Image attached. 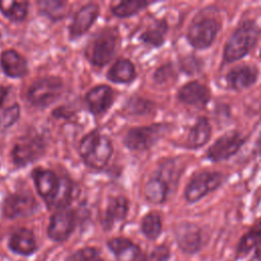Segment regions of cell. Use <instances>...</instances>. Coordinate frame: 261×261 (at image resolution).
Masks as SVG:
<instances>
[{"label": "cell", "mask_w": 261, "mask_h": 261, "mask_svg": "<svg viewBox=\"0 0 261 261\" xmlns=\"http://www.w3.org/2000/svg\"><path fill=\"white\" fill-rule=\"evenodd\" d=\"M38 208L35 198L28 193H14L6 197L3 204V213L8 218L30 216Z\"/></svg>", "instance_id": "9"}, {"label": "cell", "mask_w": 261, "mask_h": 261, "mask_svg": "<svg viewBox=\"0 0 261 261\" xmlns=\"http://www.w3.org/2000/svg\"><path fill=\"white\" fill-rule=\"evenodd\" d=\"M113 152L111 142L106 136L94 130L83 138L79 146V153L85 163L96 169L103 168Z\"/></svg>", "instance_id": "1"}, {"label": "cell", "mask_w": 261, "mask_h": 261, "mask_svg": "<svg viewBox=\"0 0 261 261\" xmlns=\"http://www.w3.org/2000/svg\"><path fill=\"white\" fill-rule=\"evenodd\" d=\"M161 228L160 216L155 212L147 214L142 220V231L150 240L156 239L160 234Z\"/></svg>", "instance_id": "27"}, {"label": "cell", "mask_w": 261, "mask_h": 261, "mask_svg": "<svg viewBox=\"0 0 261 261\" xmlns=\"http://www.w3.org/2000/svg\"><path fill=\"white\" fill-rule=\"evenodd\" d=\"M128 204L127 200L124 197L118 196L111 198L105 212L103 221L104 225L106 227H111L114 222L122 220L126 216Z\"/></svg>", "instance_id": "21"}, {"label": "cell", "mask_w": 261, "mask_h": 261, "mask_svg": "<svg viewBox=\"0 0 261 261\" xmlns=\"http://www.w3.org/2000/svg\"><path fill=\"white\" fill-rule=\"evenodd\" d=\"M258 70L251 65H239L232 68L226 75V82L229 88L238 91L251 87L257 80Z\"/></svg>", "instance_id": "16"}, {"label": "cell", "mask_w": 261, "mask_h": 261, "mask_svg": "<svg viewBox=\"0 0 261 261\" xmlns=\"http://www.w3.org/2000/svg\"><path fill=\"white\" fill-rule=\"evenodd\" d=\"M219 28V22L215 17L200 16L190 25L188 40L193 47L205 49L213 43Z\"/></svg>", "instance_id": "5"}, {"label": "cell", "mask_w": 261, "mask_h": 261, "mask_svg": "<svg viewBox=\"0 0 261 261\" xmlns=\"http://www.w3.org/2000/svg\"><path fill=\"white\" fill-rule=\"evenodd\" d=\"M168 192L166 181L160 177H152L148 180L144 189V195L146 199L154 204H161L165 201Z\"/></svg>", "instance_id": "24"}, {"label": "cell", "mask_w": 261, "mask_h": 261, "mask_svg": "<svg viewBox=\"0 0 261 261\" xmlns=\"http://www.w3.org/2000/svg\"><path fill=\"white\" fill-rule=\"evenodd\" d=\"M211 135V126L207 118L201 117L192 127L188 137V146L190 148H199L205 145Z\"/></svg>", "instance_id": "23"}, {"label": "cell", "mask_w": 261, "mask_h": 261, "mask_svg": "<svg viewBox=\"0 0 261 261\" xmlns=\"http://www.w3.org/2000/svg\"><path fill=\"white\" fill-rule=\"evenodd\" d=\"M86 102L93 114H101L111 106L113 91L106 85L97 86L87 94Z\"/></svg>", "instance_id": "15"}, {"label": "cell", "mask_w": 261, "mask_h": 261, "mask_svg": "<svg viewBox=\"0 0 261 261\" xmlns=\"http://www.w3.org/2000/svg\"><path fill=\"white\" fill-rule=\"evenodd\" d=\"M107 77L113 83H129L136 77L135 66L127 59H119L109 69Z\"/></svg>", "instance_id": "22"}, {"label": "cell", "mask_w": 261, "mask_h": 261, "mask_svg": "<svg viewBox=\"0 0 261 261\" xmlns=\"http://www.w3.org/2000/svg\"><path fill=\"white\" fill-rule=\"evenodd\" d=\"M19 116V107L17 104H14L13 106H10L6 108L1 114H0V128H6L10 125H12Z\"/></svg>", "instance_id": "32"}, {"label": "cell", "mask_w": 261, "mask_h": 261, "mask_svg": "<svg viewBox=\"0 0 261 261\" xmlns=\"http://www.w3.org/2000/svg\"><path fill=\"white\" fill-rule=\"evenodd\" d=\"M62 93V81L56 76L37 80L28 90V100L36 107H47L55 102Z\"/></svg>", "instance_id": "3"}, {"label": "cell", "mask_w": 261, "mask_h": 261, "mask_svg": "<svg viewBox=\"0 0 261 261\" xmlns=\"http://www.w3.org/2000/svg\"><path fill=\"white\" fill-rule=\"evenodd\" d=\"M9 247L17 254L31 255L35 252L37 245L33 232L27 228H21L11 236Z\"/></svg>", "instance_id": "20"}, {"label": "cell", "mask_w": 261, "mask_h": 261, "mask_svg": "<svg viewBox=\"0 0 261 261\" xmlns=\"http://www.w3.org/2000/svg\"><path fill=\"white\" fill-rule=\"evenodd\" d=\"M1 66L4 72L11 77H20L28 72L27 60L12 49L1 54Z\"/></svg>", "instance_id": "18"}, {"label": "cell", "mask_w": 261, "mask_h": 261, "mask_svg": "<svg viewBox=\"0 0 261 261\" xmlns=\"http://www.w3.org/2000/svg\"><path fill=\"white\" fill-rule=\"evenodd\" d=\"M39 5H40L41 11L51 19L56 20L63 17L64 10H65V7H64L65 2L57 1V0H53V1L45 0V1H40Z\"/></svg>", "instance_id": "30"}, {"label": "cell", "mask_w": 261, "mask_h": 261, "mask_svg": "<svg viewBox=\"0 0 261 261\" xmlns=\"http://www.w3.org/2000/svg\"><path fill=\"white\" fill-rule=\"evenodd\" d=\"M166 31L167 25L165 21H157L153 27H150L141 35V40L147 44L158 47L164 42V35Z\"/></svg>", "instance_id": "26"}, {"label": "cell", "mask_w": 261, "mask_h": 261, "mask_svg": "<svg viewBox=\"0 0 261 261\" xmlns=\"http://www.w3.org/2000/svg\"><path fill=\"white\" fill-rule=\"evenodd\" d=\"M117 33L105 30L96 36L87 48V57L92 64L104 66L113 57L117 45Z\"/></svg>", "instance_id": "4"}, {"label": "cell", "mask_w": 261, "mask_h": 261, "mask_svg": "<svg viewBox=\"0 0 261 261\" xmlns=\"http://www.w3.org/2000/svg\"><path fill=\"white\" fill-rule=\"evenodd\" d=\"M74 213L69 209H60L50 219L48 236L56 242L65 241L74 227Z\"/></svg>", "instance_id": "11"}, {"label": "cell", "mask_w": 261, "mask_h": 261, "mask_svg": "<svg viewBox=\"0 0 261 261\" xmlns=\"http://www.w3.org/2000/svg\"><path fill=\"white\" fill-rule=\"evenodd\" d=\"M222 182V174L213 171H203L192 177L187 186L185 196L190 202H196L217 189Z\"/></svg>", "instance_id": "6"}, {"label": "cell", "mask_w": 261, "mask_h": 261, "mask_svg": "<svg viewBox=\"0 0 261 261\" xmlns=\"http://www.w3.org/2000/svg\"><path fill=\"white\" fill-rule=\"evenodd\" d=\"M28 1H0V11L10 20H23L28 14Z\"/></svg>", "instance_id": "25"}, {"label": "cell", "mask_w": 261, "mask_h": 261, "mask_svg": "<svg viewBox=\"0 0 261 261\" xmlns=\"http://www.w3.org/2000/svg\"><path fill=\"white\" fill-rule=\"evenodd\" d=\"M67 261H104L95 248H83L67 258Z\"/></svg>", "instance_id": "31"}, {"label": "cell", "mask_w": 261, "mask_h": 261, "mask_svg": "<svg viewBox=\"0 0 261 261\" xmlns=\"http://www.w3.org/2000/svg\"><path fill=\"white\" fill-rule=\"evenodd\" d=\"M178 98L186 104L203 108L210 99V92L204 85L198 82H192L179 90Z\"/></svg>", "instance_id": "17"}, {"label": "cell", "mask_w": 261, "mask_h": 261, "mask_svg": "<svg viewBox=\"0 0 261 261\" xmlns=\"http://www.w3.org/2000/svg\"><path fill=\"white\" fill-rule=\"evenodd\" d=\"M45 150V141L39 136L23 137L12 150V159L18 166H24L38 159Z\"/></svg>", "instance_id": "7"}, {"label": "cell", "mask_w": 261, "mask_h": 261, "mask_svg": "<svg viewBox=\"0 0 261 261\" xmlns=\"http://www.w3.org/2000/svg\"><path fill=\"white\" fill-rule=\"evenodd\" d=\"M175 239L179 248L186 253H195L200 249L201 231L194 223H180L175 230Z\"/></svg>", "instance_id": "14"}, {"label": "cell", "mask_w": 261, "mask_h": 261, "mask_svg": "<svg viewBox=\"0 0 261 261\" xmlns=\"http://www.w3.org/2000/svg\"><path fill=\"white\" fill-rule=\"evenodd\" d=\"M149 2L141 1V0H132V1H122L119 4L112 7V12L118 17H129L144 7H146Z\"/></svg>", "instance_id": "28"}, {"label": "cell", "mask_w": 261, "mask_h": 261, "mask_svg": "<svg viewBox=\"0 0 261 261\" xmlns=\"http://www.w3.org/2000/svg\"><path fill=\"white\" fill-rule=\"evenodd\" d=\"M32 175L39 195L49 206L59 192L61 177L59 178L53 171L44 168L34 169Z\"/></svg>", "instance_id": "10"}, {"label": "cell", "mask_w": 261, "mask_h": 261, "mask_svg": "<svg viewBox=\"0 0 261 261\" xmlns=\"http://www.w3.org/2000/svg\"><path fill=\"white\" fill-rule=\"evenodd\" d=\"M160 132L159 125L135 127L128 130L123 142L130 150H145L158 140Z\"/></svg>", "instance_id": "12"}, {"label": "cell", "mask_w": 261, "mask_h": 261, "mask_svg": "<svg viewBox=\"0 0 261 261\" xmlns=\"http://www.w3.org/2000/svg\"><path fill=\"white\" fill-rule=\"evenodd\" d=\"M169 255L170 253L166 246H158L149 254L146 261H167Z\"/></svg>", "instance_id": "33"}, {"label": "cell", "mask_w": 261, "mask_h": 261, "mask_svg": "<svg viewBox=\"0 0 261 261\" xmlns=\"http://www.w3.org/2000/svg\"><path fill=\"white\" fill-rule=\"evenodd\" d=\"M6 94H7V89L4 87H0V106L3 103V101L6 97Z\"/></svg>", "instance_id": "34"}, {"label": "cell", "mask_w": 261, "mask_h": 261, "mask_svg": "<svg viewBox=\"0 0 261 261\" xmlns=\"http://www.w3.org/2000/svg\"><path fill=\"white\" fill-rule=\"evenodd\" d=\"M108 247L118 261H137L140 249L137 245L124 238H115L108 242Z\"/></svg>", "instance_id": "19"}, {"label": "cell", "mask_w": 261, "mask_h": 261, "mask_svg": "<svg viewBox=\"0 0 261 261\" xmlns=\"http://www.w3.org/2000/svg\"><path fill=\"white\" fill-rule=\"evenodd\" d=\"M261 241V222L257 223L248 233H246L240 241L238 252L239 254H246L256 247Z\"/></svg>", "instance_id": "29"}, {"label": "cell", "mask_w": 261, "mask_h": 261, "mask_svg": "<svg viewBox=\"0 0 261 261\" xmlns=\"http://www.w3.org/2000/svg\"><path fill=\"white\" fill-rule=\"evenodd\" d=\"M245 139L238 132H229L218 138L214 144L208 149L207 157L212 161H221L236 154Z\"/></svg>", "instance_id": "8"}, {"label": "cell", "mask_w": 261, "mask_h": 261, "mask_svg": "<svg viewBox=\"0 0 261 261\" xmlns=\"http://www.w3.org/2000/svg\"><path fill=\"white\" fill-rule=\"evenodd\" d=\"M260 35L259 28L255 22L247 20L243 22L230 36L225 48L224 59L227 62H233L244 57L257 43Z\"/></svg>", "instance_id": "2"}, {"label": "cell", "mask_w": 261, "mask_h": 261, "mask_svg": "<svg viewBox=\"0 0 261 261\" xmlns=\"http://www.w3.org/2000/svg\"><path fill=\"white\" fill-rule=\"evenodd\" d=\"M99 13V6L95 3H90L83 6L74 15L69 28L71 39L84 35L96 20Z\"/></svg>", "instance_id": "13"}, {"label": "cell", "mask_w": 261, "mask_h": 261, "mask_svg": "<svg viewBox=\"0 0 261 261\" xmlns=\"http://www.w3.org/2000/svg\"><path fill=\"white\" fill-rule=\"evenodd\" d=\"M260 56H261V52H260Z\"/></svg>", "instance_id": "35"}]
</instances>
